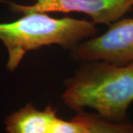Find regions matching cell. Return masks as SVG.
<instances>
[{
	"label": "cell",
	"mask_w": 133,
	"mask_h": 133,
	"mask_svg": "<svg viewBox=\"0 0 133 133\" xmlns=\"http://www.w3.org/2000/svg\"><path fill=\"white\" fill-rule=\"evenodd\" d=\"M64 87L62 101L70 109L90 108L112 122L129 121L128 109L133 102V63L83 62L66 78Z\"/></svg>",
	"instance_id": "cell-1"
},
{
	"label": "cell",
	"mask_w": 133,
	"mask_h": 133,
	"mask_svg": "<svg viewBox=\"0 0 133 133\" xmlns=\"http://www.w3.org/2000/svg\"><path fill=\"white\" fill-rule=\"evenodd\" d=\"M58 118L57 109L52 105L40 110L28 103L10 115L5 124L10 133H52Z\"/></svg>",
	"instance_id": "cell-5"
},
{
	"label": "cell",
	"mask_w": 133,
	"mask_h": 133,
	"mask_svg": "<svg viewBox=\"0 0 133 133\" xmlns=\"http://www.w3.org/2000/svg\"><path fill=\"white\" fill-rule=\"evenodd\" d=\"M11 12L79 13L87 15L95 24L109 25L123 18L133 8V0H36L32 5L8 2Z\"/></svg>",
	"instance_id": "cell-4"
},
{
	"label": "cell",
	"mask_w": 133,
	"mask_h": 133,
	"mask_svg": "<svg viewBox=\"0 0 133 133\" xmlns=\"http://www.w3.org/2000/svg\"><path fill=\"white\" fill-rule=\"evenodd\" d=\"M92 21L64 17L53 18L46 13L22 14L16 21L0 23V41L8 51L7 69L14 71L30 51L58 45L71 49L95 36L98 30Z\"/></svg>",
	"instance_id": "cell-2"
},
{
	"label": "cell",
	"mask_w": 133,
	"mask_h": 133,
	"mask_svg": "<svg viewBox=\"0 0 133 133\" xmlns=\"http://www.w3.org/2000/svg\"><path fill=\"white\" fill-rule=\"evenodd\" d=\"M73 60H101L119 65L133 63V18H121L104 33L82 41L70 49Z\"/></svg>",
	"instance_id": "cell-3"
},
{
	"label": "cell",
	"mask_w": 133,
	"mask_h": 133,
	"mask_svg": "<svg viewBox=\"0 0 133 133\" xmlns=\"http://www.w3.org/2000/svg\"><path fill=\"white\" fill-rule=\"evenodd\" d=\"M52 133H133V123L112 122L98 113L80 110L69 120L59 118Z\"/></svg>",
	"instance_id": "cell-6"
}]
</instances>
